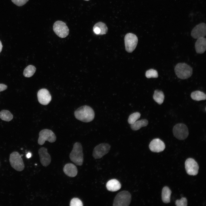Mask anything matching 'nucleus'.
<instances>
[{
  "label": "nucleus",
  "instance_id": "f257e3e1",
  "mask_svg": "<svg viewBox=\"0 0 206 206\" xmlns=\"http://www.w3.org/2000/svg\"><path fill=\"white\" fill-rule=\"evenodd\" d=\"M74 114L77 119L85 122L92 121L95 116L93 109L87 105L82 106L78 108L75 111Z\"/></svg>",
  "mask_w": 206,
  "mask_h": 206
},
{
  "label": "nucleus",
  "instance_id": "f03ea898",
  "mask_svg": "<svg viewBox=\"0 0 206 206\" xmlns=\"http://www.w3.org/2000/svg\"><path fill=\"white\" fill-rule=\"evenodd\" d=\"M70 159L76 165L81 166L84 161L83 153L82 144L76 142L73 145V149L69 155Z\"/></svg>",
  "mask_w": 206,
  "mask_h": 206
},
{
  "label": "nucleus",
  "instance_id": "7ed1b4c3",
  "mask_svg": "<svg viewBox=\"0 0 206 206\" xmlns=\"http://www.w3.org/2000/svg\"><path fill=\"white\" fill-rule=\"evenodd\" d=\"M174 70L177 77L181 79H187L192 74V68L185 63H181L177 64Z\"/></svg>",
  "mask_w": 206,
  "mask_h": 206
},
{
  "label": "nucleus",
  "instance_id": "20e7f679",
  "mask_svg": "<svg viewBox=\"0 0 206 206\" xmlns=\"http://www.w3.org/2000/svg\"><path fill=\"white\" fill-rule=\"evenodd\" d=\"M131 200L130 193L127 191H123L118 193L114 200V206H128Z\"/></svg>",
  "mask_w": 206,
  "mask_h": 206
},
{
  "label": "nucleus",
  "instance_id": "39448f33",
  "mask_svg": "<svg viewBox=\"0 0 206 206\" xmlns=\"http://www.w3.org/2000/svg\"><path fill=\"white\" fill-rule=\"evenodd\" d=\"M56 139L55 134L51 130L44 129L39 132L38 143L39 145H42L44 144L45 141L53 143L55 142Z\"/></svg>",
  "mask_w": 206,
  "mask_h": 206
},
{
  "label": "nucleus",
  "instance_id": "423d86ee",
  "mask_svg": "<svg viewBox=\"0 0 206 206\" xmlns=\"http://www.w3.org/2000/svg\"><path fill=\"white\" fill-rule=\"evenodd\" d=\"M9 161L11 167L17 171H21L24 168V165L21 157L17 152H14L11 154Z\"/></svg>",
  "mask_w": 206,
  "mask_h": 206
},
{
  "label": "nucleus",
  "instance_id": "0eeeda50",
  "mask_svg": "<svg viewBox=\"0 0 206 206\" xmlns=\"http://www.w3.org/2000/svg\"><path fill=\"white\" fill-rule=\"evenodd\" d=\"M173 133L174 136L179 140L185 139L189 135L188 128L183 123H179L175 125L173 128Z\"/></svg>",
  "mask_w": 206,
  "mask_h": 206
},
{
  "label": "nucleus",
  "instance_id": "6e6552de",
  "mask_svg": "<svg viewBox=\"0 0 206 206\" xmlns=\"http://www.w3.org/2000/svg\"><path fill=\"white\" fill-rule=\"evenodd\" d=\"M53 29L55 33L59 37L63 38L69 33V29L66 24L61 21H57L54 24Z\"/></svg>",
  "mask_w": 206,
  "mask_h": 206
},
{
  "label": "nucleus",
  "instance_id": "1a4fd4ad",
  "mask_svg": "<svg viewBox=\"0 0 206 206\" xmlns=\"http://www.w3.org/2000/svg\"><path fill=\"white\" fill-rule=\"evenodd\" d=\"M138 42V38L135 35L131 33H127L124 37L126 51L129 53L132 52L135 49Z\"/></svg>",
  "mask_w": 206,
  "mask_h": 206
},
{
  "label": "nucleus",
  "instance_id": "9d476101",
  "mask_svg": "<svg viewBox=\"0 0 206 206\" xmlns=\"http://www.w3.org/2000/svg\"><path fill=\"white\" fill-rule=\"evenodd\" d=\"M110 146L108 143H102L96 146L94 149L92 155L95 159H99L108 153Z\"/></svg>",
  "mask_w": 206,
  "mask_h": 206
},
{
  "label": "nucleus",
  "instance_id": "9b49d317",
  "mask_svg": "<svg viewBox=\"0 0 206 206\" xmlns=\"http://www.w3.org/2000/svg\"><path fill=\"white\" fill-rule=\"evenodd\" d=\"M185 166L186 171L188 175L195 176L198 174L199 166L194 159L191 158L187 159L185 161Z\"/></svg>",
  "mask_w": 206,
  "mask_h": 206
},
{
  "label": "nucleus",
  "instance_id": "f8f14e48",
  "mask_svg": "<svg viewBox=\"0 0 206 206\" xmlns=\"http://www.w3.org/2000/svg\"><path fill=\"white\" fill-rule=\"evenodd\" d=\"M206 34V26L204 23H201L196 25L191 31V35L194 39L204 37Z\"/></svg>",
  "mask_w": 206,
  "mask_h": 206
},
{
  "label": "nucleus",
  "instance_id": "ddd939ff",
  "mask_svg": "<svg viewBox=\"0 0 206 206\" xmlns=\"http://www.w3.org/2000/svg\"><path fill=\"white\" fill-rule=\"evenodd\" d=\"M37 97L39 103L43 105H47L52 100L51 96L49 92L45 88L39 90L37 93Z\"/></svg>",
  "mask_w": 206,
  "mask_h": 206
},
{
  "label": "nucleus",
  "instance_id": "4468645a",
  "mask_svg": "<svg viewBox=\"0 0 206 206\" xmlns=\"http://www.w3.org/2000/svg\"><path fill=\"white\" fill-rule=\"evenodd\" d=\"M149 146L151 151L156 152H162L165 148L164 143L158 138L153 139L150 142Z\"/></svg>",
  "mask_w": 206,
  "mask_h": 206
},
{
  "label": "nucleus",
  "instance_id": "2eb2a0df",
  "mask_svg": "<svg viewBox=\"0 0 206 206\" xmlns=\"http://www.w3.org/2000/svg\"><path fill=\"white\" fill-rule=\"evenodd\" d=\"M40 161L44 167L49 165L51 162V157L47 152V149L44 147L40 148L38 150Z\"/></svg>",
  "mask_w": 206,
  "mask_h": 206
},
{
  "label": "nucleus",
  "instance_id": "dca6fc26",
  "mask_svg": "<svg viewBox=\"0 0 206 206\" xmlns=\"http://www.w3.org/2000/svg\"><path fill=\"white\" fill-rule=\"evenodd\" d=\"M65 174L68 176L73 177L76 176L78 173V169L76 166L71 163L66 164L63 169Z\"/></svg>",
  "mask_w": 206,
  "mask_h": 206
},
{
  "label": "nucleus",
  "instance_id": "f3484780",
  "mask_svg": "<svg viewBox=\"0 0 206 206\" xmlns=\"http://www.w3.org/2000/svg\"><path fill=\"white\" fill-rule=\"evenodd\" d=\"M195 47L197 53H203L206 49V38L204 37L197 39L195 43Z\"/></svg>",
  "mask_w": 206,
  "mask_h": 206
},
{
  "label": "nucleus",
  "instance_id": "a211bd4d",
  "mask_svg": "<svg viewBox=\"0 0 206 206\" xmlns=\"http://www.w3.org/2000/svg\"><path fill=\"white\" fill-rule=\"evenodd\" d=\"M108 28L104 23L99 22L96 23L94 26L93 30L94 33L97 35H103L107 33Z\"/></svg>",
  "mask_w": 206,
  "mask_h": 206
},
{
  "label": "nucleus",
  "instance_id": "6ab92c4d",
  "mask_svg": "<svg viewBox=\"0 0 206 206\" xmlns=\"http://www.w3.org/2000/svg\"><path fill=\"white\" fill-rule=\"evenodd\" d=\"M121 185L120 182L115 179H111L108 181L106 184L107 190L110 191L114 192L119 190Z\"/></svg>",
  "mask_w": 206,
  "mask_h": 206
},
{
  "label": "nucleus",
  "instance_id": "aec40b11",
  "mask_svg": "<svg viewBox=\"0 0 206 206\" xmlns=\"http://www.w3.org/2000/svg\"><path fill=\"white\" fill-rule=\"evenodd\" d=\"M171 193V191L168 187L165 186L163 188L162 192V199L164 203H167L170 202Z\"/></svg>",
  "mask_w": 206,
  "mask_h": 206
},
{
  "label": "nucleus",
  "instance_id": "412c9836",
  "mask_svg": "<svg viewBox=\"0 0 206 206\" xmlns=\"http://www.w3.org/2000/svg\"><path fill=\"white\" fill-rule=\"evenodd\" d=\"M148 124V121L146 119H142L136 121L134 123L130 124V127L133 130H137L141 127L146 126Z\"/></svg>",
  "mask_w": 206,
  "mask_h": 206
},
{
  "label": "nucleus",
  "instance_id": "4be33fe9",
  "mask_svg": "<svg viewBox=\"0 0 206 206\" xmlns=\"http://www.w3.org/2000/svg\"><path fill=\"white\" fill-rule=\"evenodd\" d=\"M153 97L156 102L159 104H161L164 101L165 96L162 91L156 90L154 91Z\"/></svg>",
  "mask_w": 206,
  "mask_h": 206
},
{
  "label": "nucleus",
  "instance_id": "5701e85b",
  "mask_svg": "<svg viewBox=\"0 0 206 206\" xmlns=\"http://www.w3.org/2000/svg\"><path fill=\"white\" fill-rule=\"evenodd\" d=\"M191 96L192 99L197 101L205 100L206 99V94L204 92L199 90L192 92Z\"/></svg>",
  "mask_w": 206,
  "mask_h": 206
},
{
  "label": "nucleus",
  "instance_id": "b1692460",
  "mask_svg": "<svg viewBox=\"0 0 206 206\" xmlns=\"http://www.w3.org/2000/svg\"><path fill=\"white\" fill-rule=\"evenodd\" d=\"M13 118V115L8 110H3L0 112V118L3 120L9 121Z\"/></svg>",
  "mask_w": 206,
  "mask_h": 206
},
{
  "label": "nucleus",
  "instance_id": "393cba45",
  "mask_svg": "<svg viewBox=\"0 0 206 206\" xmlns=\"http://www.w3.org/2000/svg\"><path fill=\"white\" fill-rule=\"evenodd\" d=\"M36 70V68L34 66L32 65H29L24 69L23 74L26 77H31L35 73Z\"/></svg>",
  "mask_w": 206,
  "mask_h": 206
},
{
  "label": "nucleus",
  "instance_id": "a878e982",
  "mask_svg": "<svg viewBox=\"0 0 206 206\" xmlns=\"http://www.w3.org/2000/svg\"><path fill=\"white\" fill-rule=\"evenodd\" d=\"M141 116L140 113L136 112L131 114L129 116L128 121V123L130 124L134 123Z\"/></svg>",
  "mask_w": 206,
  "mask_h": 206
},
{
  "label": "nucleus",
  "instance_id": "bb28decb",
  "mask_svg": "<svg viewBox=\"0 0 206 206\" xmlns=\"http://www.w3.org/2000/svg\"><path fill=\"white\" fill-rule=\"evenodd\" d=\"M145 76L146 78H157L158 76V74L157 70L151 69L146 72Z\"/></svg>",
  "mask_w": 206,
  "mask_h": 206
},
{
  "label": "nucleus",
  "instance_id": "cd10ccee",
  "mask_svg": "<svg viewBox=\"0 0 206 206\" xmlns=\"http://www.w3.org/2000/svg\"><path fill=\"white\" fill-rule=\"evenodd\" d=\"M70 206H82L83 203L81 201L77 198H74L72 199L70 203Z\"/></svg>",
  "mask_w": 206,
  "mask_h": 206
},
{
  "label": "nucleus",
  "instance_id": "c85d7f7f",
  "mask_svg": "<svg viewBox=\"0 0 206 206\" xmlns=\"http://www.w3.org/2000/svg\"><path fill=\"white\" fill-rule=\"evenodd\" d=\"M175 204L177 206H187V199L186 198L182 197L180 200H177Z\"/></svg>",
  "mask_w": 206,
  "mask_h": 206
},
{
  "label": "nucleus",
  "instance_id": "c756f323",
  "mask_svg": "<svg viewBox=\"0 0 206 206\" xmlns=\"http://www.w3.org/2000/svg\"><path fill=\"white\" fill-rule=\"evenodd\" d=\"M14 4L18 6H22L25 4L29 0H11Z\"/></svg>",
  "mask_w": 206,
  "mask_h": 206
},
{
  "label": "nucleus",
  "instance_id": "7c9ffc66",
  "mask_svg": "<svg viewBox=\"0 0 206 206\" xmlns=\"http://www.w3.org/2000/svg\"><path fill=\"white\" fill-rule=\"evenodd\" d=\"M7 88V86L4 84H0V92L5 90Z\"/></svg>",
  "mask_w": 206,
  "mask_h": 206
},
{
  "label": "nucleus",
  "instance_id": "2f4dec72",
  "mask_svg": "<svg viewBox=\"0 0 206 206\" xmlns=\"http://www.w3.org/2000/svg\"><path fill=\"white\" fill-rule=\"evenodd\" d=\"M31 156V154L30 153H28L26 155V157L27 158H29Z\"/></svg>",
  "mask_w": 206,
  "mask_h": 206
},
{
  "label": "nucleus",
  "instance_id": "473e14b6",
  "mask_svg": "<svg viewBox=\"0 0 206 206\" xmlns=\"http://www.w3.org/2000/svg\"><path fill=\"white\" fill-rule=\"evenodd\" d=\"M2 47L3 46L1 42L0 41V53H1L2 50Z\"/></svg>",
  "mask_w": 206,
  "mask_h": 206
},
{
  "label": "nucleus",
  "instance_id": "72a5a7b5",
  "mask_svg": "<svg viewBox=\"0 0 206 206\" xmlns=\"http://www.w3.org/2000/svg\"><path fill=\"white\" fill-rule=\"evenodd\" d=\"M84 0L86 1H89V0Z\"/></svg>",
  "mask_w": 206,
  "mask_h": 206
},
{
  "label": "nucleus",
  "instance_id": "f704fd0d",
  "mask_svg": "<svg viewBox=\"0 0 206 206\" xmlns=\"http://www.w3.org/2000/svg\"><path fill=\"white\" fill-rule=\"evenodd\" d=\"M23 155L22 154V155H21L20 156L21 157H22Z\"/></svg>",
  "mask_w": 206,
  "mask_h": 206
}]
</instances>
